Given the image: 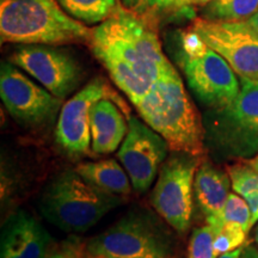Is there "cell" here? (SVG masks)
Wrapping results in <instances>:
<instances>
[{"instance_id":"1","label":"cell","mask_w":258,"mask_h":258,"mask_svg":"<svg viewBox=\"0 0 258 258\" xmlns=\"http://www.w3.org/2000/svg\"><path fill=\"white\" fill-rule=\"evenodd\" d=\"M90 48L134 106L148 95L171 63L163 51L158 27L122 6L92 29Z\"/></svg>"},{"instance_id":"2","label":"cell","mask_w":258,"mask_h":258,"mask_svg":"<svg viewBox=\"0 0 258 258\" xmlns=\"http://www.w3.org/2000/svg\"><path fill=\"white\" fill-rule=\"evenodd\" d=\"M135 108L141 118L165 139L171 151L203 156V122L172 63Z\"/></svg>"},{"instance_id":"3","label":"cell","mask_w":258,"mask_h":258,"mask_svg":"<svg viewBox=\"0 0 258 258\" xmlns=\"http://www.w3.org/2000/svg\"><path fill=\"white\" fill-rule=\"evenodd\" d=\"M0 37L2 43L90 46L92 29L67 15L56 0H3Z\"/></svg>"},{"instance_id":"4","label":"cell","mask_w":258,"mask_h":258,"mask_svg":"<svg viewBox=\"0 0 258 258\" xmlns=\"http://www.w3.org/2000/svg\"><path fill=\"white\" fill-rule=\"evenodd\" d=\"M171 226L146 208H134L85 244L86 258H180Z\"/></svg>"},{"instance_id":"5","label":"cell","mask_w":258,"mask_h":258,"mask_svg":"<svg viewBox=\"0 0 258 258\" xmlns=\"http://www.w3.org/2000/svg\"><path fill=\"white\" fill-rule=\"evenodd\" d=\"M122 196L96 188L76 169L60 172L46 185L40 199L43 218L71 234L84 233L122 205Z\"/></svg>"},{"instance_id":"6","label":"cell","mask_w":258,"mask_h":258,"mask_svg":"<svg viewBox=\"0 0 258 258\" xmlns=\"http://www.w3.org/2000/svg\"><path fill=\"white\" fill-rule=\"evenodd\" d=\"M175 60L190 90L203 105L221 109L237 98L240 91L237 73L192 29L179 32Z\"/></svg>"},{"instance_id":"7","label":"cell","mask_w":258,"mask_h":258,"mask_svg":"<svg viewBox=\"0 0 258 258\" xmlns=\"http://www.w3.org/2000/svg\"><path fill=\"white\" fill-rule=\"evenodd\" d=\"M239 80L237 98L225 108L212 109L203 122L205 145L231 157L258 151V80Z\"/></svg>"},{"instance_id":"8","label":"cell","mask_w":258,"mask_h":258,"mask_svg":"<svg viewBox=\"0 0 258 258\" xmlns=\"http://www.w3.org/2000/svg\"><path fill=\"white\" fill-rule=\"evenodd\" d=\"M200 164V157L172 151L160 167L151 196L154 211L179 234L186 233L191 222L194 180Z\"/></svg>"},{"instance_id":"9","label":"cell","mask_w":258,"mask_h":258,"mask_svg":"<svg viewBox=\"0 0 258 258\" xmlns=\"http://www.w3.org/2000/svg\"><path fill=\"white\" fill-rule=\"evenodd\" d=\"M0 96L15 120L28 127H47L59 117L63 99L32 82L10 61L0 67Z\"/></svg>"},{"instance_id":"10","label":"cell","mask_w":258,"mask_h":258,"mask_svg":"<svg viewBox=\"0 0 258 258\" xmlns=\"http://www.w3.org/2000/svg\"><path fill=\"white\" fill-rule=\"evenodd\" d=\"M10 62L61 99L76 91L83 80V69L78 61L57 46L22 44L12 53Z\"/></svg>"},{"instance_id":"11","label":"cell","mask_w":258,"mask_h":258,"mask_svg":"<svg viewBox=\"0 0 258 258\" xmlns=\"http://www.w3.org/2000/svg\"><path fill=\"white\" fill-rule=\"evenodd\" d=\"M192 29L203 42L227 61L239 78L258 80V32L243 22L195 18Z\"/></svg>"},{"instance_id":"12","label":"cell","mask_w":258,"mask_h":258,"mask_svg":"<svg viewBox=\"0 0 258 258\" xmlns=\"http://www.w3.org/2000/svg\"><path fill=\"white\" fill-rule=\"evenodd\" d=\"M102 98H111L125 105L104 79L95 78L61 108L55 127V139L59 146L70 156L82 157L90 154V111L92 105Z\"/></svg>"},{"instance_id":"13","label":"cell","mask_w":258,"mask_h":258,"mask_svg":"<svg viewBox=\"0 0 258 258\" xmlns=\"http://www.w3.org/2000/svg\"><path fill=\"white\" fill-rule=\"evenodd\" d=\"M128 133L117 152L132 185L138 192L148 190L167 158V141L146 122L129 116Z\"/></svg>"},{"instance_id":"14","label":"cell","mask_w":258,"mask_h":258,"mask_svg":"<svg viewBox=\"0 0 258 258\" xmlns=\"http://www.w3.org/2000/svg\"><path fill=\"white\" fill-rule=\"evenodd\" d=\"M54 239L27 211L15 212L3 226L0 258H47Z\"/></svg>"},{"instance_id":"15","label":"cell","mask_w":258,"mask_h":258,"mask_svg":"<svg viewBox=\"0 0 258 258\" xmlns=\"http://www.w3.org/2000/svg\"><path fill=\"white\" fill-rule=\"evenodd\" d=\"M127 106L111 98H102L90 111L91 150L95 154H110L123 143L128 133Z\"/></svg>"},{"instance_id":"16","label":"cell","mask_w":258,"mask_h":258,"mask_svg":"<svg viewBox=\"0 0 258 258\" xmlns=\"http://www.w3.org/2000/svg\"><path fill=\"white\" fill-rule=\"evenodd\" d=\"M231 186L228 173L217 169L207 160L200 164L194 180V198L207 224L214 228L215 233L224 226L221 214Z\"/></svg>"},{"instance_id":"17","label":"cell","mask_w":258,"mask_h":258,"mask_svg":"<svg viewBox=\"0 0 258 258\" xmlns=\"http://www.w3.org/2000/svg\"><path fill=\"white\" fill-rule=\"evenodd\" d=\"M76 171L96 188L117 196H127L132 191L127 171L115 159L84 161L76 166Z\"/></svg>"},{"instance_id":"18","label":"cell","mask_w":258,"mask_h":258,"mask_svg":"<svg viewBox=\"0 0 258 258\" xmlns=\"http://www.w3.org/2000/svg\"><path fill=\"white\" fill-rule=\"evenodd\" d=\"M71 17L85 25H98L121 8L118 0H56Z\"/></svg>"},{"instance_id":"19","label":"cell","mask_w":258,"mask_h":258,"mask_svg":"<svg viewBox=\"0 0 258 258\" xmlns=\"http://www.w3.org/2000/svg\"><path fill=\"white\" fill-rule=\"evenodd\" d=\"M180 0H118L122 8L159 27L160 22L182 12Z\"/></svg>"},{"instance_id":"20","label":"cell","mask_w":258,"mask_h":258,"mask_svg":"<svg viewBox=\"0 0 258 258\" xmlns=\"http://www.w3.org/2000/svg\"><path fill=\"white\" fill-rule=\"evenodd\" d=\"M258 11V0H213L202 11V18L220 22H243Z\"/></svg>"},{"instance_id":"21","label":"cell","mask_w":258,"mask_h":258,"mask_svg":"<svg viewBox=\"0 0 258 258\" xmlns=\"http://www.w3.org/2000/svg\"><path fill=\"white\" fill-rule=\"evenodd\" d=\"M232 188L243 199L258 194V172L246 163H238L227 167Z\"/></svg>"},{"instance_id":"22","label":"cell","mask_w":258,"mask_h":258,"mask_svg":"<svg viewBox=\"0 0 258 258\" xmlns=\"http://www.w3.org/2000/svg\"><path fill=\"white\" fill-rule=\"evenodd\" d=\"M215 235L214 228L208 224L194 228L189 239L186 258H217L214 250Z\"/></svg>"},{"instance_id":"23","label":"cell","mask_w":258,"mask_h":258,"mask_svg":"<svg viewBox=\"0 0 258 258\" xmlns=\"http://www.w3.org/2000/svg\"><path fill=\"white\" fill-rule=\"evenodd\" d=\"M221 219L224 224L239 225L249 233L251 226V211L249 205L238 194H230L225 203Z\"/></svg>"},{"instance_id":"24","label":"cell","mask_w":258,"mask_h":258,"mask_svg":"<svg viewBox=\"0 0 258 258\" xmlns=\"http://www.w3.org/2000/svg\"><path fill=\"white\" fill-rule=\"evenodd\" d=\"M246 235L247 232L241 226L224 224L214 239V250L217 257L243 246Z\"/></svg>"},{"instance_id":"25","label":"cell","mask_w":258,"mask_h":258,"mask_svg":"<svg viewBox=\"0 0 258 258\" xmlns=\"http://www.w3.org/2000/svg\"><path fill=\"white\" fill-rule=\"evenodd\" d=\"M85 244L77 234H71L61 243L54 244L47 258H86Z\"/></svg>"},{"instance_id":"26","label":"cell","mask_w":258,"mask_h":258,"mask_svg":"<svg viewBox=\"0 0 258 258\" xmlns=\"http://www.w3.org/2000/svg\"><path fill=\"white\" fill-rule=\"evenodd\" d=\"M212 2L213 0H180L179 5L180 9H182V12H189L195 6H202V8H205V6H207Z\"/></svg>"},{"instance_id":"27","label":"cell","mask_w":258,"mask_h":258,"mask_svg":"<svg viewBox=\"0 0 258 258\" xmlns=\"http://www.w3.org/2000/svg\"><path fill=\"white\" fill-rule=\"evenodd\" d=\"M241 258H258V246L253 244H247L243 246Z\"/></svg>"},{"instance_id":"28","label":"cell","mask_w":258,"mask_h":258,"mask_svg":"<svg viewBox=\"0 0 258 258\" xmlns=\"http://www.w3.org/2000/svg\"><path fill=\"white\" fill-rule=\"evenodd\" d=\"M241 252H243V246L239 247V249L231 251V252L221 254V256H219L218 258H241Z\"/></svg>"},{"instance_id":"29","label":"cell","mask_w":258,"mask_h":258,"mask_svg":"<svg viewBox=\"0 0 258 258\" xmlns=\"http://www.w3.org/2000/svg\"><path fill=\"white\" fill-rule=\"evenodd\" d=\"M245 22H246L250 28H252L254 31L258 32V11L253 16H251L249 19H246Z\"/></svg>"},{"instance_id":"30","label":"cell","mask_w":258,"mask_h":258,"mask_svg":"<svg viewBox=\"0 0 258 258\" xmlns=\"http://www.w3.org/2000/svg\"><path fill=\"white\" fill-rule=\"evenodd\" d=\"M245 163H246L247 165L251 166L253 170H256L258 172V153L253 158H251V159L245 160Z\"/></svg>"},{"instance_id":"31","label":"cell","mask_w":258,"mask_h":258,"mask_svg":"<svg viewBox=\"0 0 258 258\" xmlns=\"http://www.w3.org/2000/svg\"><path fill=\"white\" fill-rule=\"evenodd\" d=\"M254 241H256V245L258 246V225L256 227V232H254Z\"/></svg>"},{"instance_id":"32","label":"cell","mask_w":258,"mask_h":258,"mask_svg":"<svg viewBox=\"0 0 258 258\" xmlns=\"http://www.w3.org/2000/svg\"><path fill=\"white\" fill-rule=\"evenodd\" d=\"M2 2H3V0H2Z\"/></svg>"}]
</instances>
